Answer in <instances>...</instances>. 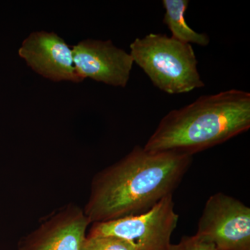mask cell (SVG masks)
Instances as JSON below:
<instances>
[{
    "label": "cell",
    "mask_w": 250,
    "mask_h": 250,
    "mask_svg": "<svg viewBox=\"0 0 250 250\" xmlns=\"http://www.w3.org/2000/svg\"><path fill=\"white\" fill-rule=\"evenodd\" d=\"M18 54L33 71L47 80L72 83L83 81L75 68L72 47L52 31L31 33L23 41Z\"/></svg>",
    "instance_id": "52a82bcc"
},
{
    "label": "cell",
    "mask_w": 250,
    "mask_h": 250,
    "mask_svg": "<svg viewBox=\"0 0 250 250\" xmlns=\"http://www.w3.org/2000/svg\"><path fill=\"white\" fill-rule=\"evenodd\" d=\"M168 250H218L213 243L196 235L184 236L177 244H171Z\"/></svg>",
    "instance_id": "8fae6325"
},
{
    "label": "cell",
    "mask_w": 250,
    "mask_h": 250,
    "mask_svg": "<svg viewBox=\"0 0 250 250\" xmlns=\"http://www.w3.org/2000/svg\"><path fill=\"white\" fill-rule=\"evenodd\" d=\"M72 47L75 68L82 80L122 88L127 85L134 61L111 41L86 39Z\"/></svg>",
    "instance_id": "8992f818"
},
{
    "label": "cell",
    "mask_w": 250,
    "mask_h": 250,
    "mask_svg": "<svg viewBox=\"0 0 250 250\" xmlns=\"http://www.w3.org/2000/svg\"><path fill=\"white\" fill-rule=\"evenodd\" d=\"M250 127V93L231 89L203 95L169 112L144 149L193 155L227 142Z\"/></svg>",
    "instance_id": "7a4b0ae2"
},
{
    "label": "cell",
    "mask_w": 250,
    "mask_h": 250,
    "mask_svg": "<svg viewBox=\"0 0 250 250\" xmlns=\"http://www.w3.org/2000/svg\"><path fill=\"white\" fill-rule=\"evenodd\" d=\"M90 224L83 210L67 205L20 242V250H83Z\"/></svg>",
    "instance_id": "ba28073f"
},
{
    "label": "cell",
    "mask_w": 250,
    "mask_h": 250,
    "mask_svg": "<svg viewBox=\"0 0 250 250\" xmlns=\"http://www.w3.org/2000/svg\"><path fill=\"white\" fill-rule=\"evenodd\" d=\"M179 218L170 195L141 214L93 223L88 236L118 237L129 241L136 250H168Z\"/></svg>",
    "instance_id": "277c9868"
},
{
    "label": "cell",
    "mask_w": 250,
    "mask_h": 250,
    "mask_svg": "<svg viewBox=\"0 0 250 250\" xmlns=\"http://www.w3.org/2000/svg\"><path fill=\"white\" fill-rule=\"evenodd\" d=\"M197 236L218 250H250V208L222 192L208 197L197 224Z\"/></svg>",
    "instance_id": "5b68a950"
},
{
    "label": "cell",
    "mask_w": 250,
    "mask_h": 250,
    "mask_svg": "<svg viewBox=\"0 0 250 250\" xmlns=\"http://www.w3.org/2000/svg\"><path fill=\"white\" fill-rule=\"evenodd\" d=\"M83 250H136L129 241L111 236H86Z\"/></svg>",
    "instance_id": "30bf717a"
},
{
    "label": "cell",
    "mask_w": 250,
    "mask_h": 250,
    "mask_svg": "<svg viewBox=\"0 0 250 250\" xmlns=\"http://www.w3.org/2000/svg\"><path fill=\"white\" fill-rule=\"evenodd\" d=\"M192 161L188 154L151 152L136 146L94 176L85 215L95 223L147 211L172 195Z\"/></svg>",
    "instance_id": "6da1fadb"
},
{
    "label": "cell",
    "mask_w": 250,
    "mask_h": 250,
    "mask_svg": "<svg viewBox=\"0 0 250 250\" xmlns=\"http://www.w3.org/2000/svg\"><path fill=\"white\" fill-rule=\"evenodd\" d=\"M162 2L166 10L164 23L170 29L172 38L190 45L207 46L209 44V36L205 33L197 32L188 25L185 13L188 0H164Z\"/></svg>",
    "instance_id": "9c48e42d"
},
{
    "label": "cell",
    "mask_w": 250,
    "mask_h": 250,
    "mask_svg": "<svg viewBox=\"0 0 250 250\" xmlns=\"http://www.w3.org/2000/svg\"><path fill=\"white\" fill-rule=\"evenodd\" d=\"M129 54L153 84L165 93H189L205 86L190 44L166 34H149L135 39Z\"/></svg>",
    "instance_id": "3957f363"
}]
</instances>
